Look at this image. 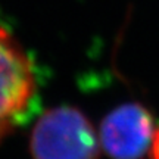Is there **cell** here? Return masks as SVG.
Instances as JSON below:
<instances>
[{"label":"cell","instance_id":"1","mask_svg":"<svg viewBox=\"0 0 159 159\" xmlns=\"http://www.w3.org/2000/svg\"><path fill=\"white\" fill-rule=\"evenodd\" d=\"M99 134L75 106H55L41 115L30 137L33 159H100Z\"/></svg>","mask_w":159,"mask_h":159},{"label":"cell","instance_id":"2","mask_svg":"<svg viewBox=\"0 0 159 159\" xmlns=\"http://www.w3.org/2000/svg\"><path fill=\"white\" fill-rule=\"evenodd\" d=\"M35 91L31 59L15 35L0 25V143L22 121Z\"/></svg>","mask_w":159,"mask_h":159},{"label":"cell","instance_id":"3","mask_svg":"<svg viewBox=\"0 0 159 159\" xmlns=\"http://www.w3.org/2000/svg\"><path fill=\"white\" fill-rule=\"evenodd\" d=\"M153 116L142 103L130 102L112 109L100 124V146L111 159H142L153 137Z\"/></svg>","mask_w":159,"mask_h":159},{"label":"cell","instance_id":"4","mask_svg":"<svg viewBox=\"0 0 159 159\" xmlns=\"http://www.w3.org/2000/svg\"><path fill=\"white\" fill-rule=\"evenodd\" d=\"M149 158L150 159H159V128L155 130L152 142H150V148H149Z\"/></svg>","mask_w":159,"mask_h":159}]
</instances>
